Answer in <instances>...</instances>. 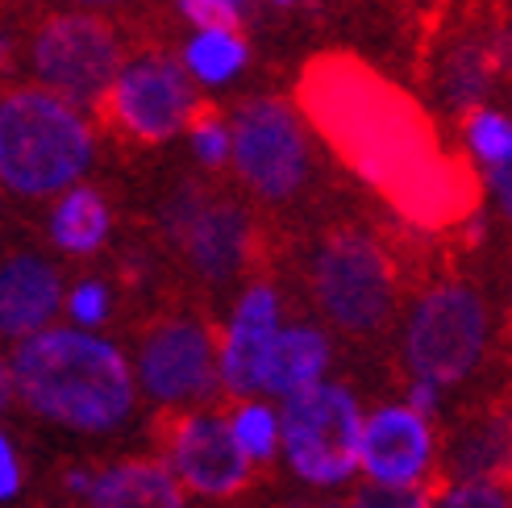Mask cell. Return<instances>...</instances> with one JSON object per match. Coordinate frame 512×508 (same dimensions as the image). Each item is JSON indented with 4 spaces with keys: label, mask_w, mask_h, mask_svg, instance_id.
Here are the masks:
<instances>
[{
    "label": "cell",
    "mask_w": 512,
    "mask_h": 508,
    "mask_svg": "<svg viewBox=\"0 0 512 508\" xmlns=\"http://www.w3.org/2000/svg\"><path fill=\"white\" fill-rule=\"evenodd\" d=\"M429 463L425 417L404 409H379L363 429V471L383 488H413Z\"/></svg>",
    "instance_id": "13"
},
{
    "label": "cell",
    "mask_w": 512,
    "mask_h": 508,
    "mask_svg": "<svg viewBox=\"0 0 512 508\" xmlns=\"http://www.w3.org/2000/svg\"><path fill=\"white\" fill-rule=\"evenodd\" d=\"M96 479H100V475H92V471H71V475H67V488H71L75 496H92V492H96Z\"/></svg>",
    "instance_id": "33"
},
{
    "label": "cell",
    "mask_w": 512,
    "mask_h": 508,
    "mask_svg": "<svg viewBox=\"0 0 512 508\" xmlns=\"http://www.w3.org/2000/svg\"><path fill=\"white\" fill-rule=\"evenodd\" d=\"M234 159L246 180L271 200L296 192L304 171H309L304 134L279 100H250V105H242L234 121Z\"/></svg>",
    "instance_id": "9"
},
{
    "label": "cell",
    "mask_w": 512,
    "mask_h": 508,
    "mask_svg": "<svg viewBox=\"0 0 512 508\" xmlns=\"http://www.w3.org/2000/svg\"><path fill=\"white\" fill-rule=\"evenodd\" d=\"M50 238L71 254H88L109 238V209L92 188H71L50 217Z\"/></svg>",
    "instance_id": "19"
},
{
    "label": "cell",
    "mask_w": 512,
    "mask_h": 508,
    "mask_svg": "<svg viewBox=\"0 0 512 508\" xmlns=\"http://www.w3.org/2000/svg\"><path fill=\"white\" fill-rule=\"evenodd\" d=\"M21 488V463H17V450L5 438L0 442V500H13Z\"/></svg>",
    "instance_id": "30"
},
{
    "label": "cell",
    "mask_w": 512,
    "mask_h": 508,
    "mask_svg": "<svg viewBox=\"0 0 512 508\" xmlns=\"http://www.w3.org/2000/svg\"><path fill=\"white\" fill-rule=\"evenodd\" d=\"M350 508H429V504L413 488H383V484H375L367 492H358Z\"/></svg>",
    "instance_id": "29"
},
{
    "label": "cell",
    "mask_w": 512,
    "mask_h": 508,
    "mask_svg": "<svg viewBox=\"0 0 512 508\" xmlns=\"http://www.w3.org/2000/svg\"><path fill=\"white\" fill-rule=\"evenodd\" d=\"M246 63V42L234 30H204L188 42L184 67L204 84H225L229 75H238Z\"/></svg>",
    "instance_id": "20"
},
{
    "label": "cell",
    "mask_w": 512,
    "mask_h": 508,
    "mask_svg": "<svg viewBox=\"0 0 512 508\" xmlns=\"http://www.w3.org/2000/svg\"><path fill=\"white\" fill-rule=\"evenodd\" d=\"M279 5H292V0H279Z\"/></svg>",
    "instance_id": "34"
},
{
    "label": "cell",
    "mask_w": 512,
    "mask_h": 508,
    "mask_svg": "<svg viewBox=\"0 0 512 508\" xmlns=\"http://www.w3.org/2000/svg\"><path fill=\"white\" fill-rule=\"evenodd\" d=\"M488 184H492V192L500 196V209L512 217V155H508L504 163L488 167Z\"/></svg>",
    "instance_id": "31"
},
{
    "label": "cell",
    "mask_w": 512,
    "mask_h": 508,
    "mask_svg": "<svg viewBox=\"0 0 512 508\" xmlns=\"http://www.w3.org/2000/svg\"><path fill=\"white\" fill-rule=\"evenodd\" d=\"M284 450L288 463L313 484H342L363 467V429L358 404L338 384H313L284 396Z\"/></svg>",
    "instance_id": "4"
},
{
    "label": "cell",
    "mask_w": 512,
    "mask_h": 508,
    "mask_svg": "<svg viewBox=\"0 0 512 508\" xmlns=\"http://www.w3.org/2000/svg\"><path fill=\"white\" fill-rule=\"evenodd\" d=\"M454 471L463 479H483V484L512 479V417L492 413L475 421L454 446Z\"/></svg>",
    "instance_id": "18"
},
{
    "label": "cell",
    "mask_w": 512,
    "mask_h": 508,
    "mask_svg": "<svg viewBox=\"0 0 512 508\" xmlns=\"http://www.w3.org/2000/svg\"><path fill=\"white\" fill-rule=\"evenodd\" d=\"M92 508H184L179 479L163 463H117L96 479Z\"/></svg>",
    "instance_id": "16"
},
{
    "label": "cell",
    "mask_w": 512,
    "mask_h": 508,
    "mask_svg": "<svg viewBox=\"0 0 512 508\" xmlns=\"http://www.w3.org/2000/svg\"><path fill=\"white\" fill-rule=\"evenodd\" d=\"M483 342H488V313H483L479 296L471 288L446 284L417 304L413 321H408L404 354L417 379L442 388L458 384L479 363Z\"/></svg>",
    "instance_id": "5"
},
{
    "label": "cell",
    "mask_w": 512,
    "mask_h": 508,
    "mask_svg": "<svg viewBox=\"0 0 512 508\" xmlns=\"http://www.w3.org/2000/svg\"><path fill=\"white\" fill-rule=\"evenodd\" d=\"M167 454L175 475L200 496H234L250 471V454L234 425L217 417H175L167 429Z\"/></svg>",
    "instance_id": "10"
},
{
    "label": "cell",
    "mask_w": 512,
    "mask_h": 508,
    "mask_svg": "<svg viewBox=\"0 0 512 508\" xmlns=\"http://www.w3.org/2000/svg\"><path fill=\"white\" fill-rule=\"evenodd\" d=\"M188 130H192V150H196L200 163L217 167V163H225L229 155H234V130H225V121L213 109H196Z\"/></svg>",
    "instance_id": "24"
},
{
    "label": "cell",
    "mask_w": 512,
    "mask_h": 508,
    "mask_svg": "<svg viewBox=\"0 0 512 508\" xmlns=\"http://www.w3.org/2000/svg\"><path fill=\"white\" fill-rule=\"evenodd\" d=\"M184 246L204 275H213V279L234 275L246 259V246H250L246 213L238 205H209L200 213V221L192 225V234L184 238Z\"/></svg>",
    "instance_id": "15"
},
{
    "label": "cell",
    "mask_w": 512,
    "mask_h": 508,
    "mask_svg": "<svg viewBox=\"0 0 512 508\" xmlns=\"http://www.w3.org/2000/svg\"><path fill=\"white\" fill-rule=\"evenodd\" d=\"M92 134L59 92L21 88L0 105V175L21 196H50L80 180Z\"/></svg>",
    "instance_id": "3"
},
{
    "label": "cell",
    "mask_w": 512,
    "mask_h": 508,
    "mask_svg": "<svg viewBox=\"0 0 512 508\" xmlns=\"http://www.w3.org/2000/svg\"><path fill=\"white\" fill-rule=\"evenodd\" d=\"M329 508H338V504H329Z\"/></svg>",
    "instance_id": "35"
},
{
    "label": "cell",
    "mask_w": 512,
    "mask_h": 508,
    "mask_svg": "<svg viewBox=\"0 0 512 508\" xmlns=\"http://www.w3.org/2000/svg\"><path fill=\"white\" fill-rule=\"evenodd\" d=\"M96 5H100V0H96Z\"/></svg>",
    "instance_id": "37"
},
{
    "label": "cell",
    "mask_w": 512,
    "mask_h": 508,
    "mask_svg": "<svg viewBox=\"0 0 512 508\" xmlns=\"http://www.w3.org/2000/svg\"><path fill=\"white\" fill-rule=\"evenodd\" d=\"M59 313V279L34 254H17L0 275V329L9 338H34Z\"/></svg>",
    "instance_id": "14"
},
{
    "label": "cell",
    "mask_w": 512,
    "mask_h": 508,
    "mask_svg": "<svg viewBox=\"0 0 512 508\" xmlns=\"http://www.w3.org/2000/svg\"><path fill=\"white\" fill-rule=\"evenodd\" d=\"M209 209V200H204V192L196 184H179V192L167 200V209H163V225H167V234L184 242L192 234V225L200 221V213Z\"/></svg>",
    "instance_id": "25"
},
{
    "label": "cell",
    "mask_w": 512,
    "mask_h": 508,
    "mask_svg": "<svg viewBox=\"0 0 512 508\" xmlns=\"http://www.w3.org/2000/svg\"><path fill=\"white\" fill-rule=\"evenodd\" d=\"M329 363V346L317 329H279V338L271 342L267 371H263V392L271 396H296L304 388L321 384Z\"/></svg>",
    "instance_id": "17"
},
{
    "label": "cell",
    "mask_w": 512,
    "mask_h": 508,
    "mask_svg": "<svg viewBox=\"0 0 512 508\" xmlns=\"http://www.w3.org/2000/svg\"><path fill=\"white\" fill-rule=\"evenodd\" d=\"M234 5H238V0H234Z\"/></svg>",
    "instance_id": "36"
},
{
    "label": "cell",
    "mask_w": 512,
    "mask_h": 508,
    "mask_svg": "<svg viewBox=\"0 0 512 508\" xmlns=\"http://www.w3.org/2000/svg\"><path fill=\"white\" fill-rule=\"evenodd\" d=\"M296 100L338 159L421 230H446L479 213L475 171L446 155L413 96L367 63L350 55L313 59L300 75Z\"/></svg>",
    "instance_id": "1"
},
{
    "label": "cell",
    "mask_w": 512,
    "mask_h": 508,
    "mask_svg": "<svg viewBox=\"0 0 512 508\" xmlns=\"http://www.w3.org/2000/svg\"><path fill=\"white\" fill-rule=\"evenodd\" d=\"M229 425H234V434H238V442H242V450L250 454V459H271L279 438H284V425L275 421V413L267 409V404H254V400L242 404L238 417Z\"/></svg>",
    "instance_id": "23"
},
{
    "label": "cell",
    "mask_w": 512,
    "mask_h": 508,
    "mask_svg": "<svg viewBox=\"0 0 512 508\" xmlns=\"http://www.w3.org/2000/svg\"><path fill=\"white\" fill-rule=\"evenodd\" d=\"M9 388L30 413L71 429H113L134 404L121 350L84 329H42L9 359Z\"/></svg>",
    "instance_id": "2"
},
{
    "label": "cell",
    "mask_w": 512,
    "mask_h": 508,
    "mask_svg": "<svg viewBox=\"0 0 512 508\" xmlns=\"http://www.w3.org/2000/svg\"><path fill=\"white\" fill-rule=\"evenodd\" d=\"M313 284L321 309L346 329H375L392 313V267L371 238L338 234L317 254Z\"/></svg>",
    "instance_id": "7"
},
{
    "label": "cell",
    "mask_w": 512,
    "mask_h": 508,
    "mask_svg": "<svg viewBox=\"0 0 512 508\" xmlns=\"http://www.w3.org/2000/svg\"><path fill=\"white\" fill-rule=\"evenodd\" d=\"M275 338H279V300L271 288L259 284L238 300V313L229 321V334L221 346V379L229 392L238 396L263 392V371Z\"/></svg>",
    "instance_id": "12"
},
{
    "label": "cell",
    "mask_w": 512,
    "mask_h": 508,
    "mask_svg": "<svg viewBox=\"0 0 512 508\" xmlns=\"http://www.w3.org/2000/svg\"><path fill=\"white\" fill-rule=\"evenodd\" d=\"M105 113L125 134H134L142 142H163V138L179 134L196 117V96L188 84V71L163 55L134 59L130 67H121L117 84L109 88Z\"/></svg>",
    "instance_id": "8"
},
{
    "label": "cell",
    "mask_w": 512,
    "mask_h": 508,
    "mask_svg": "<svg viewBox=\"0 0 512 508\" xmlns=\"http://www.w3.org/2000/svg\"><path fill=\"white\" fill-rule=\"evenodd\" d=\"M433 508H512L500 484H483V479H463L438 496Z\"/></svg>",
    "instance_id": "26"
},
{
    "label": "cell",
    "mask_w": 512,
    "mask_h": 508,
    "mask_svg": "<svg viewBox=\"0 0 512 508\" xmlns=\"http://www.w3.org/2000/svg\"><path fill=\"white\" fill-rule=\"evenodd\" d=\"M34 71L46 92H59L71 105L105 100L121 75V50L105 21L55 17L34 42Z\"/></svg>",
    "instance_id": "6"
},
{
    "label": "cell",
    "mask_w": 512,
    "mask_h": 508,
    "mask_svg": "<svg viewBox=\"0 0 512 508\" xmlns=\"http://www.w3.org/2000/svg\"><path fill=\"white\" fill-rule=\"evenodd\" d=\"M488 80H492V55L488 46H458L454 55L446 59V96L454 109H467L475 113L483 92H488Z\"/></svg>",
    "instance_id": "21"
},
{
    "label": "cell",
    "mask_w": 512,
    "mask_h": 508,
    "mask_svg": "<svg viewBox=\"0 0 512 508\" xmlns=\"http://www.w3.org/2000/svg\"><path fill=\"white\" fill-rule=\"evenodd\" d=\"M184 13L196 30H238V5L234 0H179Z\"/></svg>",
    "instance_id": "27"
},
{
    "label": "cell",
    "mask_w": 512,
    "mask_h": 508,
    "mask_svg": "<svg viewBox=\"0 0 512 508\" xmlns=\"http://www.w3.org/2000/svg\"><path fill=\"white\" fill-rule=\"evenodd\" d=\"M67 304H71V317L80 325H96V321H105V313H109V288L96 284V279H88V284H80L71 292Z\"/></svg>",
    "instance_id": "28"
},
{
    "label": "cell",
    "mask_w": 512,
    "mask_h": 508,
    "mask_svg": "<svg viewBox=\"0 0 512 508\" xmlns=\"http://www.w3.org/2000/svg\"><path fill=\"white\" fill-rule=\"evenodd\" d=\"M467 142L479 163L496 167L512 155V121L492 109H475V113H467Z\"/></svg>",
    "instance_id": "22"
},
{
    "label": "cell",
    "mask_w": 512,
    "mask_h": 508,
    "mask_svg": "<svg viewBox=\"0 0 512 508\" xmlns=\"http://www.w3.org/2000/svg\"><path fill=\"white\" fill-rule=\"evenodd\" d=\"M142 384L155 400H192L204 396L217 384V363H213V338L209 329L196 321H167L150 329L142 342Z\"/></svg>",
    "instance_id": "11"
},
{
    "label": "cell",
    "mask_w": 512,
    "mask_h": 508,
    "mask_svg": "<svg viewBox=\"0 0 512 508\" xmlns=\"http://www.w3.org/2000/svg\"><path fill=\"white\" fill-rule=\"evenodd\" d=\"M438 384H429V379H413V388H408V409L413 413H421V417H429L433 409H438Z\"/></svg>",
    "instance_id": "32"
}]
</instances>
